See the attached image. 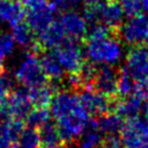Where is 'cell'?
<instances>
[{
  "label": "cell",
  "mask_w": 148,
  "mask_h": 148,
  "mask_svg": "<svg viewBox=\"0 0 148 148\" xmlns=\"http://www.w3.org/2000/svg\"><path fill=\"white\" fill-rule=\"evenodd\" d=\"M54 57L65 72L69 75H76L84 65L83 51L77 42H66L54 50Z\"/></svg>",
  "instance_id": "cell-6"
},
{
  "label": "cell",
  "mask_w": 148,
  "mask_h": 148,
  "mask_svg": "<svg viewBox=\"0 0 148 148\" xmlns=\"http://www.w3.org/2000/svg\"><path fill=\"white\" fill-rule=\"evenodd\" d=\"M5 56L0 52V73H2V69H3V64H5Z\"/></svg>",
  "instance_id": "cell-36"
},
{
  "label": "cell",
  "mask_w": 148,
  "mask_h": 148,
  "mask_svg": "<svg viewBox=\"0 0 148 148\" xmlns=\"http://www.w3.org/2000/svg\"><path fill=\"white\" fill-rule=\"evenodd\" d=\"M124 69L134 81L148 77V49L141 45L133 46L126 56V66Z\"/></svg>",
  "instance_id": "cell-9"
},
{
  "label": "cell",
  "mask_w": 148,
  "mask_h": 148,
  "mask_svg": "<svg viewBox=\"0 0 148 148\" xmlns=\"http://www.w3.org/2000/svg\"><path fill=\"white\" fill-rule=\"evenodd\" d=\"M97 127L102 132L103 135L109 136H117L118 133L121 132L124 127V120L120 116H118L116 112H108L98 117Z\"/></svg>",
  "instance_id": "cell-17"
},
{
  "label": "cell",
  "mask_w": 148,
  "mask_h": 148,
  "mask_svg": "<svg viewBox=\"0 0 148 148\" xmlns=\"http://www.w3.org/2000/svg\"><path fill=\"white\" fill-rule=\"evenodd\" d=\"M51 116H52L51 111L47 108H35L31 110V112L27 117V123L31 127L40 128L45 124L50 123Z\"/></svg>",
  "instance_id": "cell-25"
},
{
  "label": "cell",
  "mask_w": 148,
  "mask_h": 148,
  "mask_svg": "<svg viewBox=\"0 0 148 148\" xmlns=\"http://www.w3.org/2000/svg\"><path fill=\"white\" fill-rule=\"evenodd\" d=\"M145 40H146V43H147V45H148V32H147V36H146V39H145Z\"/></svg>",
  "instance_id": "cell-39"
},
{
  "label": "cell",
  "mask_w": 148,
  "mask_h": 148,
  "mask_svg": "<svg viewBox=\"0 0 148 148\" xmlns=\"http://www.w3.org/2000/svg\"><path fill=\"white\" fill-rule=\"evenodd\" d=\"M141 109H142L141 99L135 95H131L128 97L114 101V105H113L114 112L121 118H125L126 120L138 117Z\"/></svg>",
  "instance_id": "cell-16"
},
{
  "label": "cell",
  "mask_w": 148,
  "mask_h": 148,
  "mask_svg": "<svg viewBox=\"0 0 148 148\" xmlns=\"http://www.w3.org/2000/svg\"><path fill=\"white\" fill-rule=\"evenodd\" d=\"M24 17V9L14 0H0V22L10 27L22 22Z\"/></svg>",
  "instance_id": "cell-13"
},
{
  "label": "cell",
  "mask_w": 148,
  "mask_h": 148,
  "mask_svg": "<svg viewBox=\"0 0 148 148\" xmlns=\"http://www.w3.org/2000/svg\"><path fill=\"white\" fill-rule=\"evenodd\" d=\"M40 62H42V67H43V71H44L46 79H50L52 81L58 82L64 77L65 71L53 53L44 54L40 59Z\"/></svg>",
  "instance_id": "cell-20"
},
{
  "label": "cell",
  "mask_w": 148,
  "mask_h": 148,
  "mask_svg": "<svg viewBox=\"0 0 148 148\" xmlns=\"http://www.w3.org/2000/svg\"><path fill=\"white\" fill-rule=\"evenodd\" d=\"M148 32V18L146 15L138 14L130 17L120 27V37L128 45H139L146 39Z\"/></svg>",
  "instance_id": "cell-8"
},
{
  "label": "cell",
  "mask_w": 148,
  "mask_h": 148,
  "mask_svg": "<svg viewBox=\"0 0 148 148\" xmlns=\"http://www.w3.org/2000/svg\"><path fill=\"white\" fill-rule=\"evenodd\" d=\"M9 148H20V147H18V145H16V143H14V145H12V146H10Z\"/></svg>",
  "instance_id": "cell-38"
},
{
  "label": "cell",
  "mask_w": 148,
  "mask_h": 148,
  "mask_svg": "<svg viewBox=\"0 0 148 148\" xmlns=\"http://www.w3.org/2000/svg\"><path fill=\"white\" fill-rule=\"evenodd\" d=\"M32 103L27 88L17 89L9 94L6 102L0 106V120H21L27 119L32 110Z\"/></svg>",
  "instance_id": "cell-5"
},
{
  "label": "cell",
  "mask_w": 148,
  "mask_h": 148,
  "mask_svg": "<svg viewBox=\"0 0 148 148\" xmlns=\"http://www.w3.org/2000/svg\"><path fill=\"white\" fill-rule=\"evenodd\" d=\"M14 77L27 89L44 86L47 80L44 74L40 59L32 51L28 52L20 60L15 68Z\"/></svg>",
  "instance_id": "cell-4"
},
{
  "label": "cell",
  "mask_w": 148,
  "mask_h": 148,
  "mask_svg": "<svg viewBox=\"0 0 148 148\" xmlns=\"http://www.w3.org/2000/svg\"><path fill=\"white\" fill-rule=\"evenodd\" d=\"M14 1H20V0H14Z\"/></svg>",
  "instance_id": "cell-40"
},
{
  "label": "cell",
  "mask_w": 148,
  "mask_h": 148,
  "mask_svg": "<svg viewBox=\"0 0 148 148\" xmlns=\"http://www.w3.org/2000/svg\"><path fill=\"white\" fill-rule=\"evenodd\" d=\"M135 89L134 79L125 71L123 69L118 75V86H117V95L120 96V98H125L132 95V92Z\"/></svg>",
  "instance_id": "cell-26"
},
{
  "label": "cell",
  "mask_w": 148,
  "mask_h": 148,
  "mask_svg": "<svg viewBox=\"0 0 148 148\" xmlns=\"http://www.w3.org/2000/svg\"><path fill=\"white\" fill-rule=\"evenodd\" d=\"M141 1V7L142 9L148 14V0H140Z\"/></svg>",
  "instance_id": "cell-35"
},
{
  "label": "cell",
  "mask_w": 148,
  "mask_h": 148,
  "mask_svg": "<svg viewBox=\"0 0 148 148\" xmlns=\"http://www.w3.org/2000/svg\"><path fill=\"white\" fill-rule=\"evenodd\" d=\"M15 40V44H18L23 47H36V42L34 38V31L30 29V27L27 23L20 22L12 27V34H10Z\"/></svg>",
  "instance_id": "cell-19"
},
{
  "label": "cell",
  "mask_w": 148,
  "mask_h": 148,
  "mask_svg": "<svg viewBox=\"0 0 148 148\" xmlns=\"http://www.w3.org/2000/svg\"><path fill=\"white\" fill-rule=\"evenodd\" d=\"M142 109H143V118L148 121V102L143 105V108H142Z\"/></svg>",
  "instance_id": "cell-34"
},
{
  "label": "cell",
  "mask_w": 148,
  "mask_h": 148,
  "mask_svg": "<svg viewBox=\"0 0 148 148\" xmlns=\"http://www.w3.org/2000/svg\"><path fill=\"white\" fill-rule=\"evenodd\" d=\"M121 132L130 133V134H133V135H136V136L148 140V121L143 117H139V116L127 119L124 123V127H123Z\"/></svg>",
  "instance_id": "cell-22"
},
{
  "label": "cell",
  "mask_w": 148,
  "mask_h": 148,
  "mask_svg": "<svg viewBox=\"0 0 148 148\" xmlns=\"http://www.w3.org/2000/svg\"><path fill=\"white\" fill-rule=\"evenodd\" d=\"M29 97L35 108H47V105H51V102L53 99V91L52 88L44 84L37 88L28 89Z\"/></svg>",
  "instance_id": "cell-21"
},
{
  "label": "cell",
  "mask_w": 148,
  "mask_h": 148,
  "mask_svg": "<svg viewBox=\"0 0 148 148\" xmlns=\"http://www.w3.org/2000/svg\"><path fill=\"white\" fill-rule=\"evenodd\" d=\"M23 130L24 126L21 120H0V148H9L14 145Z\"/></svg>",
  "instance_id": "cell-15"
},
{
  "label": "cell",
  "mask_w": 148,
  "mask_h": 148,
  "mask_svg": "<svg viewBox=\"0 0 148 148\" xmlns=\"http://www.w3.org/2000/svg\"><path fill=\"white\" fill-rule=\"evenodd\" d=\"M50 111L56 119V126L64 143L79 139L90 123V114L79 96L67 90L59 91L53 96Z\"/></svg>",
  "instance_id": "cell-1"
},
{
  "label": "cell",
  "mask_w": 148,
  "mask_h": 148,
  "mask_svg": "<svg viewBox=\"0 0 148 148\" xmlns=\"http://www.w3.org/2000/svg\"><path fill=\"white\" fill-rule=\"evenodd\" d=\"M134 92H135L134 95L138 96L141 101L142 99L148 101V77L142 79V80H140V81L136 82Z\"/></svg>",
  "instance_id": "cell-32"
},
{
  "label": "cell",
  "mask_w": 148,
  "mask_h": 148,
  "mask_svg": "<svg viewBox=\"0 0 148 148\" xmlns=\"http://www.w3.org/2000/svg\"><path fill=\"white\" fill-rule=\"evenodd\" d=\"M103 134L97 127L96 121H90L79 138L80 148H99L103 143Z\"/></svg>",
  "instance_id": "cell-18"
},
{
  "label": "cell",
  "mask_w": 148,
  "mask_h": 148,
  "mask_svg": "<svg viewBox=\"0 0 148 148\" xmlns=\"http://www.w3.org/2000/svg\"><path fill=\"white\" fill-rule=\"evenodd\" d=\"M39 134H40V140H42L43 147H50V146L60 145L59 142L61 140H60V136H59L58 128H57V126L54 124L47 123L44 126H42L39 128Z\"/></svg>",
  "instance_id": "cell-24"
},
{
  "label": "cell",
  "mask_w": 148,
  "mask_h": 148,
  "mask_svg": "<svg viewBox=\"0 0 148 148\" xmlns=\"http://www.w3.org/2000/svg\"><path fill=\"white\" fill-rule=\"evenodd\" d=\"M120 141L123 145V148H148V140L121 132L120 133Z\"/></svg>",
  "instance_id": "cell-27"
},
{
  "label": "cell",
  "mask_w": 148,
  "mask_h": 148,
  "mask_svg": "<svg viewBox=\"0 0 148 148\" xmlns=\"http://www.w3.org/2000/svg\"><path fill=\"white\" fill-rule=\"evenodd\" d=\"M86 56L91 64L113 66L120 61L123 57V47L120 42L111 35L103 38L87 39Z\"/></svg>",
  "instance_id": "cell-2"
},
{
  "label": "cell",
  "mask_w": 148,
  "mask_h": 148,
  "mask_svg": "<svg viewBox=\"0 0 148 148\" xmlns=\"http://www.w3.org/2000/svg\"><path fill=\"white\" fill-rule=\"evenodd\" d=\"M66 35L64 30L61 29L58 21H54L46 30H44L42 34H39V45L45 49H58L64 43L68 42L66 40Z\"/></svg>",
  "instance_id": "cell-14"
},
{
  "label": "cell",
  "mask_w": 148,
  "mask_h": 148,
  "mask_svg": "<svg viewBox=\"0 0 148 148\" xmlns=\"http://www.w3.org/2000/svg\"><path fill=\"white\" fill-rule=\"evenodd\" d=\"M79 98L84 106V109L89 112V114H98L102 116L104 113L110 112V109L113 108L114 101L104 96L98 90L92 87H84L79 95Z\"/></svg>",
  "instance_id": "cell-7"
},
{
  "label": "cell",
  "mask_w": 148,
  "mask_h": 148,
  "mask_svg": "<svg viewBox=\"0 0 148 148\" xmlns=\"http://www.w3.org/2000/svg\"><path fill=\"white\" fill-rule=\"evenodd\" d=\"M15 40L10 34H2L0 35V52L7 57L14 51Z\"/></svg>",
  "instance_id": "cell-30"
},
{
  "label": "cell",
  "mask_w": 148,
  "mask_h": 148,
  "mask_svg": "<svg viewBox=\"0 0 148 148\" xmlns=\"http://www.w3.org/2000/svg\"><path fill=\"white\" fill-rule=\"evenodd\" d=\"M125 12L116 0H106L102 3L98 12V21L106 27L114 29L123 22Z\"/></svg>",
  "instance_id": "cell-12"
},
{
  "label": "cell",
  "mask_w": 148,
  "mask_h": 148,
  "mask_svg": "<svg viewBox=\"0 0 148 148\" xmlns=\"http://www.w3.org/2000/svg\"><path fill=\"white\" fill-rule=\"evenodd\" d=\"M58 23L60 24L67 40L69 42H79L88 34L86 18L83 15H80L74 10L65 12L58 20Z\"/></svg>",
  "instance_id": "cell-10"
},
{
  "label": "cell",
  "mask_w": 148,
  "mask_h": 148,
  "mask_svg": "<svg viewBox=\"0 0 148 148\" xmlns=\"http://www.w3.org/2000/svg\"><path fill=\"white\" fill-rule=\"evenodd\" d=\"M42 140L39 131L35 127L28 126L24 127L20 138H18V147L20 148H40Z\"/></svg>",
  "instance_id": "cell-23"
},
{
  "label": "cell",
  "mask_w": 148,
  "mask_h": 148,
  "mask_svg": "<svg viewBox=\"0 0 148 148\" xmlns=\"http://www.w3.org/2000/svg\"><path fill=\"white\" fill-rule=\"evenodd\" d=\"M27 24L38 35L54 22L56 9L47 0H23Z\"/></svg>",
  "instance_id": "cell-3"
},
{
  "label": "cell",
  "mask_w": 148,
  "mask_h": 148,
  "mask_svg": "<svg viewBox=\"0 0 148 148\" xmlns=\"http://www.w3.org/2000/svg\"><path fill=\"white\" fill-rule=\"evenodd\" d=\"M118 75L119 74L112 66H101L96 72L94 88L104 96L113 99V97L117 95Z\"/></svg>",
  "instance_id": "cell-11"
},
{
  "label": "cell",
  "mask_w": 148,
  "mask_h": 148,
  "mask_svg": "<svg viewBox=\"0 0 148 148\" xmlns=\"http://www.w3.org/2000/svg\"><path fill=\"white\" fill-rule=\"evenodd\" d=\"M99 148H123V145L118 136H109L103 141Z\"/></svg>",
  "instance_id": "cell-33"
},
{
  "label": "cell",
  "mask_w": 148,
  "mask_h": 148,
  "mask_svg": "<svg viewBox=\"0 0 148 148\" xmlns=\"http://www.w3.org/2000/svg\"><path fill=\"white\" fill-rule=\"evenodd\" d=\"M116 1L119 2V5L123 7L125 14L131 17L140 14V10L142 8L140 0H116Z\"/></svg>",
  "instance_id": "cell-29"
},
{
  "label": "cell",
  "mask_w": 148,
  "mask_h": 148,
  "mask_svg": "<svg viewBox=\"0 0 148 148\" xmlns=\"http://www.w3.org/2000/svg\"><path fill=\"white\" fill-rule=\"evenodd\" d=\"M43 148H65L62 145H56V146H50V147H43Z\"/></svg>",
  "instance_id": "cell-37"
},
{
  "label": "cell",
  "mask_w": 148,
  "mask_h": 148,
  "mask_svg": "<svg viewBox=\"0 0 148 148\" xmlns=\"http://www.w3.org/2000/svg\"><path fill=\"white\" fill-rule=\"evenodd\" d=\"M82 1L83 0H51V3L56 10L69 12L76 8Z\"/></svg>",
  "instance_id": "cell-31"
},
{
  "label": "cell",
  "mask_w": 148,
  "mask_h": 148,
  "mask_svg": "<svg viewBox=\"0 0 148 148\" xmlns=\"http://www.w3.org/2000/svg\"><path fill=\"white\" fill-rule=\"evenodd\" d=\"M14 80L7 73H0V106L8 98L10 90L13 88Z\"/></svg>",
  "instance_id": "cell-28"
}]
</instances>
